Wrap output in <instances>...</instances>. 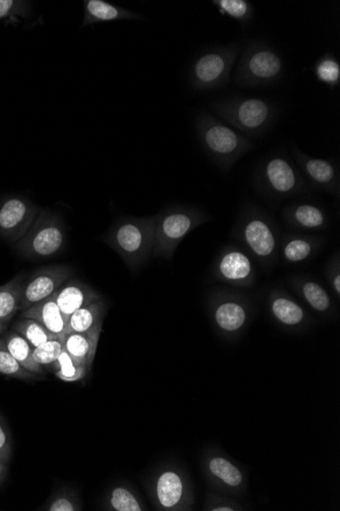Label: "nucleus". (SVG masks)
<instances>
[{"instance_id":"nucleus-22","label":"nucleus","mask_w":340,"mask_h":511,"mask_svg":"<svg viewBox=\"0 0 340 511\" xmlns=\"http://www.w3.org/2000/svg\"><path fill=\"white\" fill-rule=\"evenodd\" d=\"M269 306L274 319L285 328L297 329L306 324L304 308L287 294L274 291L270 296Z\"/></svg>"},{"instance_id":"nucleus-6","label":"nucleus","mask_w":340,"mask_h":511,"mask_svg":"<svg viewBox=\"0 0 340 511\" xmlns=\"http://www.w3.org/2000/svg\"><path fill=\"white\" fill-rule=\"evenodd\" d=\"M211 220L210 214L195 205H176L164 208L156 214L152 258L173 260L184 238Z\"/></svg>"},{"instance_id":"nucleus-39","label":"nucleus","mask_w":340,"mask_h":511,"mask_svg":"<svg viewBox=\"0 0 340 511\" xmlns=\"http://www.w3.org/2000/svg\"><path fill=\"white\" fill-rule=\"evenodd\" d=\"M7 466H9V464L0 459V486L4 484L7 477V472H9V467Z\"/></svg>"},{"instance_id":"nucleus-28","label":"nucleus","mask_w":340,"mask_h":511,"mask_svg":"<svg viewBox=\"0 0 340 511\" xmlns=\"http://www.w3.org/2000/svg\"><path fill=\"white\" fill-rule=\"evenodd\" d=\"M314 74L317 80L326 84L330 90H335L340 85V64L334 53L327 52L317 59L314 65Z\"/></svg>"},{"instance_id":"nucleus-10","label":"nucleus","mask_w":340,"mask_h":511,"mask_svg":"<svg viewBox=\"0 0 340 511\" xmlns=\"http://www.w3.org/2000/svg\"><path fill=\"white\" fill-rule=\"evenodd\" d=\"M212 265V276L223 283L246 287L255 282L257 276V262L237 243L223 246Z\"/></svg>"},{"instance_id":"nucleus-35","label":"nucleus","mask_w":340,"mask_h":511,"mask_svg":"<svg viewBox=\"0 0 340 511\" xmlns=\"http://www.w3.org/2000/svg\"><path fill=\"white\" fill-rule=\"evenodd\" d=\"M42 509L49 511H79L82 510V505L76 493L64 490L54 495Z\"/></svg>"},{"instance_id":"nucleus-32","label":"nucleus","mask_w":340,"mask_h":511,"mask_svg":"<svg viewBox=\"0 0 340 511\" xmlns=\"http://www.w3.org/2000/svg\"><path fill=\"white\" fill-rule=\"evenodd\" d=\"M108 507L115 511H142L135 494L125 487H117L110 493Z\"/></svg>"},{"instance_id":"nucleus-16","label":"nucleus","mask_w":340,"mask_h":511,"mask_svg":"<svg viewBox=\"0 0 340 511\" xmlns=\"http://www.w3.org/2000/svg\"><path fill=\"white\" fill-rule=\"evenodd\" d=\"M323 236L285 232L281 240L280 259L284 265L297 266L312 260L326 245Z\"/></svg>"},{"instance_id":"nucleus-11","label":"nucleus","mask_w":340,"mask_h":511,"mask_svg":"<svg viewBox=\"0 0 340 511\" xmlns=\"http://www.w3.org/2000/svg\"><path fill=\"white\" fill-rule=\"evenodd\" d=\"M73 275V268L66 265L36 269L22 283L20 312H24L29 307L52 297Z\"/></svg>"},{"instance_id":"nucleus-25","label":"nucleus","mask_w":340,"mask_h":511,"mask_svg":"<svg viewBox=\"0 0 340 511\" xmlns=\"http://www.w3.org/2000/svg\"><path fill=\"white\" fill-rule=\"evenodd\" d=\"M6 350L18 360L20 365L31 373L41 376L45 374L44 368L34 360V348L28 341L13 330L6 332L3 337Z\"/></svg>"},{"instance_id":"nucleus-2","label":"nucleus","mask_w":340,"mask_h":511,"mask_svg":"<svg viewBox=\"0 0 340 511\" xmlns=\"http://www.w3.org/2000/svg\"><path fill=\"white\" fill-rule=\"evenodd\" d=\"M196 130L200 145L207 158L226 173L255 149L249 138L207 112H201L197 115Z\"/></svg>"},{"instance_id":"nucleus-5","label":"nucleus","mask_w":340,"mask_h":511,"mask_svg":"<svg viewBox=\"0 0 340 511\" xmlns=\"http://www.w3.org/2000/svg\"><path fill=\"white\" fill-rule=\"evenodd\" d=\"M253 185L260 196L282 203L304 195L310 186L296 162L283 151H275L263 159L253 173Z\"/></svg>"},{"instance_id":"nucleus-41","label":"nucleus","mask_w":340,"mask_h":511,"mask_svg":"<svg viewBox=\"0 0 340 511\" xmlns=\"http://www.w3.org/2000/svg\"><path fill=\"white\" fill-rule=\"evenodd\" d=\"M214 511H233L234 509H231L230 507L228 506H223V507H218L213 509Z\"/></svg>"},{"instance_id":"nucleus-38","label":"nucleus","mask_w":340,"mask_h":511,"mask_svg":"<svg viewBox=\"0 0 340 511\" xmlns=\"http://www.w3.org/2000/svg\"><path fill=\"white\" fill-rule=\"evenodd\" d=\"M13 453V440L11 432L2 415H0V459L10 463Z\"/></svg>"},{"instance_id":"nucleus-9","label":"nucleus","mask_w":340,"mask_h":511,"mask_svg":"<svg viewBox=\"0 0 340 511\" xmlns=\"http://www.w3.org/2000/svg\"><path fill=\"white\" fill-rule=\"evenodd\" d=\"M66 243L64 221L58 214L41 211L28 233L15 243V250L27 260H45L63 252Z\"/></svg>"},{"instance_id":"nucleus-23","label":"nucleus","mask_w":340,"mask_h":511,"mask_svg":"<svg viewBox=\"0 0 340 511\" xmlns=\"http://www.w3.org/2000/svg\"><path fill=\"white\" fill-rule=\"evenodd\" d=\"M291 282L315 312L327 315L331 311L334 306L331 297L318 281L309 276H298L292 278Z\"/></svg>"},{"instance_id":"nucleus-34","label":"nucleus","mask_w":340,"mask_h":511,"mask_svg":"<svg viewBox=\"0 0 340 511\" xmlns=\"http://www.w3.org/2000/svg\"><path fill=\"white\" fill-rule=\"evenodd\" d=\"M63 351L64 338H56L34 348L33 356L38 365L42 368L52 367Z\"/></svg>"},{"instance_id":"nucleus-3","label":"nucleus","mask_w":340,"mask_h":511,"mask_svg":"<svg viewBox=\"0 0 340 511\" xmlns=\"http://www.w3.org/2000/svg\"><path fill=\"white\" fill-rule=\"evenodd\" d=\"M154 238L156 215L145 218L123 215L112 224L103 239L134 272L152 258Z\"/></svg>"},{"instance_id":"nucleus-17","label":"nucleus","mask_w":340,"mask_h":511,"mask_svg":"<svg viewBox=\"0 0 340 511\" xmlns=\"http://www.w3.org/2000/svg\"><path fill=\"white\" fill-rule=\"evenodd\" d=\"M52 297L63 313L67 323L68 317L81 307L103 299L99 292L76 278H69Z\"/></svg>"},{"instance_id":"nucleus-15","label":"nucleus","mask_w":340,"mask_h":511,"mask_svg":"<svg viewBox=\"0 0 340 511\" xmlns=\"http://www.w3.org/2000/svg\"><path fill=\"white\" fill-rule=\"evenodd\" d=\"M282 214L288 226L300 233H317L329 227L330 218L327 211L313 201H295L285 206Z\"/></svg>"},{"instance_id":"nucleus-13","label":"nucleus","mask_w":340,"mask_h":511,"mask_svg":"<svg viewBox=\"0 0 340 511\" xmlns=\"http://www.w3.org/2000/svg\"><path fill=\"white\" fill-rule=\"evenodd\" d=\"M40 212V208L27 198L9 196L3 199L0 201V236L11 243H18Z\"/></svg>"},{"instance_id":"nucleus-36","label":"nucleus","mask_w":340,"mask_h":511,"mask_svg":"<svg viewBox=\"0 0 340 511\" xmlns=\"http://www.w3.org/2000/svg\"><path fill=\"white\" fill-rule=\"evenodd\" d=\"M30 13V4L22 0H0V21L25 17Z\"/></svg>"},{"instance_id":"nucleus-21","label":"nucleus","mask_w":340,"mask_h":511,"mask_svg":"<svg viewBox=\"0 0 340 511\" xmlns=\"http://www.w3.org/2000/svg\"><path fill=\"white\" fill-rule=\"evenodd\" d=\"M184 483L179 472L174 470L162 471L156 483V498L161 508H179L184 497Z\"/></svg>"},{"instance_id":"nucleus-7","label":"nucleus","mask_w":340,"mask_h":511,"mask_svg":"<svg viewBox=\"0 0 340 511\" xmlns=\"http://www.w3.org/2000/svg\"><path fill=\"white\" fill-rule=\"evenodd\" d=\"M234 77L242 88H266L282 81L285 73L284 61L272 45L253 41L243 48Z\"/></svg>"},{"instance_id":"nucleus-8","label":"nucleus","mask_w":340,"mask_h":511,"mask_svg":"<svg viewBox=\"0 0 340 511\" xmlns=\"http://www.w3.org/2000/svg\"><path fill=\"white\" fill-rule=\"evenodd\" d=\"M243 50L239 42L211 46L200 51L190 68L189 80L192 90L210 92L227 87L237 59Z\"/></svg>"},{"instance_id":"nucleus-29","label":"nucleus","mask_w":340,"mask_h":511,"mask_svg":"<svg viewBox=\"0 0 340 511\" xmlns=\"http://www.w3.org/2000/svg\"><path fill=\"white\" fill-rule=\"evenodd\" d=\"M219 14L234 19L239 24L248 25L255 14L254 5L248 0H213Z\"/></svg>"},{"instance_id":"nucleus-1","label":"nucleus","mask_w":340,"mask_h":511,"mask_svg":"<svg viewBox=\"0 0 340 511\" xmlns=\"http://www.w3.org/2000/svg\"><path fill=\"white\" fill-rule=\"evenodd\" d=\"M282 235L280 224L274 216L252 203L242 206L230 231V238L266 270L280 265Z\"/></svg>"},{"instance_id":"nucleus-14","label":"nucleus","mask_w":340,"mask_h":511,"mask_svg":"<svg viewBox=\"0 0 340 511\" xmlns=\"http://www.w3.org/2000/svg\"><path fill=\"white\" fill-rule=\"evenodd\" d=\"M211 313L216 327L224 334L237 335L250 319L249 304L244 298L228 293H216Z\"/></svg>"},{"instance_id":"nucleus-19","label":"nucleus","mask_w":340,"mask_h":511,"mask_svg":"<svg viewBox=\"0 0 340 511\" xmlns=\"http://www.w3.org/2000/svg\"><path fill=\"white\" fill-rule=\"evenodd\" d=\"M84 10L82 23L84 27L98 24V23L140 21L143 19L141 14L122 9V7L104 2V0H85Z\"/></svg>"},{"instance_id":"nucleus-27","label":"nucleus","mask_w":340,"mask_h":511,"mask_svg":"<svg viewBox=\"0 0 340 511\" xmlns=\"http://www.w3.org/2000/svg\"><path fill=\"white\" fill-rule=\"evenodd\" d=\"M12 330L24 337L33 348L48 342L51 339L59 338L46 330L40 322L28 319V317L21 316L17 322L13 323Z\"/></svg>"},{"instance_id":"nucleus-26","label":"nucleus","mask_w":340,"mask_h":511,"mask_svg":"<svg viewBox=\"0 0 340 511\" xmlns=\"http://www.w3.org/2000/svg\"><path fill=\"white\" fill-rule=\"evenodd\" d=\"M22 283L24 277L19 275L9 283L0 286V322L6 326L20 312Z\"/></svg>"},{"instance_id":"nucleus-18","label":"nucleus","mask_w":340,"mask_h":511,"mask_svg":"<svg viewBox=\"0 0 340 511\" xmlns=\"http://www.w3.org/2000/svg\"><path fill=\"white\" fill-rule=\"evenodd\" d=\"M103 324L83 333H68L64 338V350L76 360L91 369L94 361Z\"/></svg>"},{"instance_id":"nucleus-37","label":"nucleus","mask_w":340,"mask_h":511,"mask_svg":"<svg viewBox=\"0 0 340 511\" xmlns=\"http://www.w3.org/2000/svg\"><path fill=\"white\" fill-rule=\"evenodd\" d=\"M326 275L336 297H340V253L337 251L332 254L326 263Z\"/></svg>"},{"instance_id":"nucleus-33","label":"nucleus","mask_w":340,"mask_h":511,"mask_svg":"<svg viewBox=\"0 0 340 511\" xmlns=\"http://www.w3.org/2000/svg\"><path fill=\"white\" fill-rule=\"evenodd\" d=\"M212 474L231 487H237L243 482V475L233 463L221 458H215L210 463Z\"/></svg>"},{"instance_id":"nucleus-20","label":"nucleus","mask_w":340,"mask_h":511,"mask_svg":"<svg viewBox=\"0 0 340 511\" xmlns=\"http://www.w3.org/2000/svg\"><path fill=\"white\" fill-rule=\"evenodd\" d=\"M21 316L40 322L53 335L59 338L66 336L67 320L53 297L29 307L26 311L22 312Z\"/></svg>"},{"instance_id":"nucleus-4","label":"nucleus","mask_w":340,"mask_h":511,"mask_svg":"<svg viewBox=\"0 0 340 511\" xmlns=\"http://www.w3.org/2000/svg\"><path fill=\"white\" fill-rule=\"evenodd\" d=\"M211 110L246 138L264 137L280 115V106L265 98L230 97L210 104Z\"/></svg>"},{"instance_id":"nucleus-40","label":"nucleus","mask_w":340,"mask_h":511,"mask_svg":"<svg viewBox=\"0 0 340 511\" xmlns=\"http://www.w3.org/2000/svg\"><path fill=\"white\" fill-rule=\"evenodd\" d=\"M7 330L6 324L0 322V335H3L4 333Z\"/></svg>"},{"instance_id":"nucleus-12","label":"nucleus","mask_w":340,"mask_h":511,"mask_svg":"<svg viewBox=\"0 0 340 511\" xmlns=\"http://www.w3.org/2000/svg\"><path fill=\"white\" fill-rule=\"evenodd\" d=\"M291 153L310 188L340 198V170L336 160L308 156L295 145L291 146Z\"/></svg>"},{"instance_id":"nucleus-31","label":"nucleus","mask_w":340,"mask_h":511,"mask_svg":"<svg viewBox=\"0 0 340 511\" xmlns=\"http://www.w3.org/2000/svg\"><path fill=\"white\" fill-rule=\"evenodd\" d=\"M0 374L22 381L38 380L40 378L20 365L18 360L6 350L3 338H0Z\"/></svg>"},{"instance_id":"nucleus-30","label":"nucleus","mask_w":340,"mask_h":511,"mask_svg":"<svg viewBox=\"0 0 340 511\" xmlns=\"http://www.w3.org/2000/svg\"><path fill=\"white\" fill-rule=\"evenodd\" d=\"M54 374L65 382H76L87 375L88 367L76 360L65 350L61 351L58 359L53 363Z\"/></svg>"},{"instance_id":"nucleus-24","label":"nucleus","mask_w":340,"mask_h":511,"mask_svg":"<svg viewBox=\"0 0 340 511\" xmlns=\"http://www.w3.org/2000/svg\"><path fill=\"white\" fill-rule=\"evenodd\" d=\"M105 313L106 306L103 299L81 307L68 317L66 334L88 332L96 328L99 324H103Z\"/></svg>"}]
</instances>
